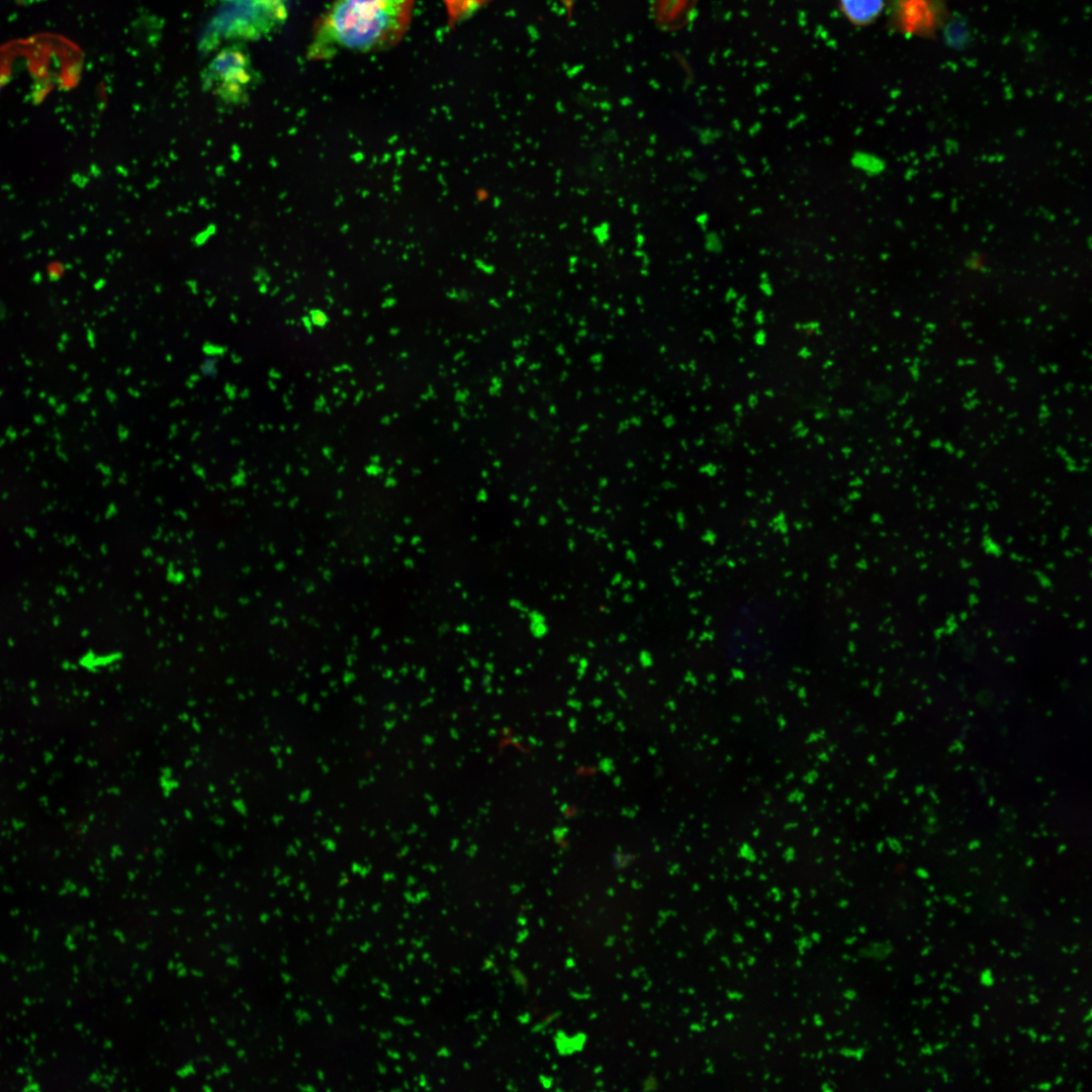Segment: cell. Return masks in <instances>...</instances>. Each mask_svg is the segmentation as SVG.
I'll use <instances>...</instances> for the list:
<instances>
[{
  "instance_id": "11",
  "label": "cell",
  "mask_w": 1092,
  "mask_h": 1092,
  "mask_svg": "<svg viewBox=\"0 0 1092 1092\" xmlns=\"http://www.w3.org/2000/svg\"><path fill=\"white\" fill-rule=\"evenodd\" d=\"M129 435H130V432L126 427H124V426H119L118 427L119 441H121V442L126 441L129 438Z\"/></svg>"
},
{
  "instance_id": "47",
  "label": "cell",
  "mask_w": 1092,
  "mask_h": 1092,
  "mask_svg": "<svg viewBox=\"0 0 1092 1092\" xmlns=\"http://www.w3.org/2000/svg\"><path fill=\"white\" fill-rule=\"evenodd\" d=\"M0 87H1V82H0Z\"/></svg>"
},
{
  "instance_id": "42",
  "label": "cell",
  "mask_w": 1092,
  "mask_h": 1092,
  "mask_svg": "<svg viewBox=\"0 0 1092 1092\" xmlns=\"http://www.w3.org/2000/svg\"><path fill=\"white\" fill-rule=\"evenodd\" d=\"M1090 1030H1091V1026H1089V1027H1088V1029H1087V1036H1090V1035H1091V1034H1090Z\"/></svg>"
},
{
  "instance_id": "18",
  "label": "cell",
  "mask_w": 1092,
  "mask_h": 1092,
  "mask_svg": "<svg viewBox=\"0 0 1092 1092\" xmlns=\"http://www.w3.org/2000/svg\"><path fill=\"white\" fill-rule=\"evenodd\" d=\"M250 395H251V390H250V389H249L248 387L244 388V389H243V390H242V391H241V392L239 393V396H240V398H242V399H246V398H248V397H249Z\"/></svg>"
},
{
  "instance_id": "15",
  "label": "cell",
  "mask_w": 1092,
  "mask_h": 1092,
  "mask_svg": "<svg viewBox=\"0 0 1092 1092\" xmlns=\"http://www.w3.org/2000/svg\"><path fill=\"white\" fill-rule=\"evenodd\" d=\"M971 1023L975 1028H979L981 1025V1016L978 1013L973 1014Z\"/></svg>"
},
{
  "instance_id": "21",
  "label": "cell",
  "mask_w": 1092,
  "mask_h": 1092,
  "mask_svg": "<svg viewBox=\"0 0 1092 1092\" xmlns=\"http://www.w3.org/2000/svg\"><path fill=\"white\" fill-rule=\"evenodd\" d=\"M1026 1033L1028 1034V1036L1030 1037V1039H1031L1032 1041H1034V1040L1036 1039V1037H1037V1033H1036V1031H1035V1029H1034V1028H1029V1029H1027V1030H1026Z\"/></svg>"
},
{
  "instance_id": "37",
  "label": "cell",
  "mask_w": 1092,
  "mask_h": 1092,
  "mask_svg": "<svg viewBox=\"0 0 1092 1092\" xmlns=\"http://www.w3.org/2000/svg\"><path fill=\"white\" fill-rule=\"evenodd\" d=\"M941 1000H942L943 1004H947L949 1002V998L945 997V996H942Z\"/></svg>"
},
{
  "instance_id": "31",
  "label": "cell",
  "mask_w": 1092,
  "mask_h": 1092,
  "mask_svg": "<svg viewBox=\"0 0 1092 1092\" xmlns=\"http://www.w3.org/2000/svg\"><path fill=\"white\" fill-rule=\"evenodd\" d=\"M232 412H233V407L232 406H226V407L222 408L221 414L222 415H229Z\"/></svg>"
},
{
  "instance_id": "14",
  "label": "cell",
  "mask_w": 1092,
  "mask_h": 1092,
  "mask_svg": "<svg viewBox=\"0 0 1092 1092\" xmlns=\"http://www.w3.org/2000/svg\"><path fill=\"white\" fill-rule=\"evenodd\" d=\"M178 435V426L176 423L170 425L169 439H174Z\"/></svg>"
},
{
  "instance_id": "1",
  "label": "cell",
  "mask_w": 1092,
  "mask_h": 1092,
  "mask_svg": "<svg viewBox=\"0 0 1092 1092\" xmlns=\"http://www.w3.org/2000/svg\"><path fill=\"white\" fill-rule=\"evenodd\" d=\"M415 0H333L315 20L306 58L373 53L397 44L407 31Z\"/></svg>"
},
{
  "instance_id": "16",
  "label": "cell",
  "mask_w": 1092,
  "mask_h": 1092,
  "mask_svg": "<svg viewBox=\"0 0 1092 1092\" xmlns=\"http://www.w3.org/2000/svg\"><path fill=\"white\" fill-rule=\"evenodd\" d=\"M1036 1088H1037L1038 1090H1041V1091H1042V1090H1043V1091H1049V1090H1051V1089H1052V1083H1050V1082H1041V1083H1039V1084H1038V1085L1036 1086Z\"/></svg>"
},
{
  "instance_id": "25",
  "label": "cell",
  "mask_w": 1092,
  "mask_h": 1092,
  "mask_svg": "<svg viewBox=\"0 0 1092 1092\" xmlns=\"http://www.w3.org/2000/svg\"><path fill=\"white\" fill-rule=\"evenodd\" d=\"M931 949H932L931 945H927V946H925V947H924V948H923V949L921 950V956H923V957L927 956V954H928V953H929V952L931 951Z\"/></svg>"
},
{
  "instance_id": "36",
  "label": "cell",
  "mask_w": 1092,
  "mask_h": 1092,
  "mask_svg": "<svg viewBox=\"0 0 1092 1092\" xmlns=\"http://www.w3.org/2000/svg\"><path fill=\"white\" fill-rule=\"evenodd\" d=\"M1062 1082H1063V1077H1062V1076H1058V1077L1056 1078L1055 1084H1056V1085H1060V1084H1061Z\"/></svg>"
},
{
  "instance_id": "19",
  "label": "cell",
  "mask_w": 1092,
  "mask_h": 1092,
  "mask_svg": "<svg viewBox=\"0 0 1092 1092\" xmlns=\"http://www.w3.org/2000/svg\"><path fill=\"white\" fill-rule=\"evenodd\" d=\"M127 392L134 398H139L141 396V392L133 387H128Z\"/></svg>"
},
{
  "instance_id": "26",
  "label": "cell",
  "mask_w": 1092,
  "mask_h": 1092,
  "mask_svg": "<svg viewBox=\"0 0 1092 1092\" xmlns=\"http://www.w3.org/2000/svg\"><path fill=\"white\" fill-rule=\"evenodd\" d=\"M922 983H923V978L920 977L919 975H915V977H914V985L918 986V985H920Z\"/></svg>"
},
{
  "instance_id": "34",
  "label": "cell",
  "mask_w": 1092,
  "mask_h": 1092,
  "mask_svg": "<svg viewBox=\"0 0 1092 1092\" xmlns=\"http://www.w3.org/2000/svg\"><path fill=\"white\" fill-rule=\"evenodd\" d=\"M1049 1040H1051V1036H1050V1035H1042V1036H1040V1041H1041V1042H1043V1043H1044V1042H1048Z\"/></svg>"
},
{
  "instance_id": "43",
  "label": "cell",
  "mask_w": 1092,
  "mask_h": 1092,
  "mask_svg": "<svg viewBox=\"0 0 1092 1092\" xmlns=\"http://www.w3.org/2000/svg\"><path fill=\"white\" fill-rule=\"evenodd\" d=\"M913 1033H914V1034H918V1033H919V1029H918V1028H916L915 1030H913Z\"/></svg>"
},
{
  "instance_id": "8",
  "label": "cell",
  "mask_w": 1092,
  "mask_h": 1092,
  "mask_svg": "<svg viewBox=\"0 0 1092 1092\" xmlns=\"http://www.w3.org/2000/svg\"><path fill=\"white\" fill-rule=\"evenodd\" d=\"M309 318L311 321V324L318 328H324L329 323L328 314L318 308H313L309 310Z\"/></svg>"
},
{
  "instance_id": "9",
  "label": "cell",
  "mask_w": 1092,
  "mask_h": 1092,
  "mask_svg": "<svg viewBox=\"0 0 1092 1092\" xmlns=\"http://www.w3.org/2000/svg\"><path fill=\"white\" fill-rule=\"evenodd\" d=\"M980 983L985 987H992L995 983L991 969H984L980 975Z\"/></svg>"
},
{
  "instance_id": "12",
  "label": "cell",
  "mask_w": 1092,
  "mask_h": 1092,
  "mask_svg": "<svg viewBox=\"0 0 1092 1092\" xmlns=\"http://www.w3.org/2000/svg\"><path fill=\"white\" fill-rule=\"evenodd\" d=\"M268 376H269V378H270V379H272V380H279V379H281V377H282V374H281V372H279L278 370H276V369H274V368H271V369H270V370L268 371Z\"/></svg>"
},
{
  "instance_id": "13",
  "label": "cell",
  "mask_w": 1092,
  "mask_h": 1092,
  "mask_svg": "<svg viewBox=\"0 0 1092 1092\" xmlns=\"http://www.w3.org/2000/svg\"><path fill=\"white\" fill-rule=\"evenodd\" d=\"M301 322H302V324H303L304 328L306 329V331H307V332H308L309 334H311V332H312V326H313V325L311 324V321H310L309 316H306V315H305V316H303V317L301 318Z\"/></svg>"
},
{
  "instance_id": "29",
  "label": "cell",
  "mask_w": 1092,
  "mask_h": 1092,
  "mask_svg": "<svg viewBox=\"0 0 1092 1092\" xmlns=\"http://www.w3.org/2000/svg\"><path fill=\"white\" fill-rule=\"evenodd\" d=\"M200 435H201V432L199 430L195 431L192 434L191 441H196L200 437Z\"/></svg>"
},
{
  "instance_id": "5",
  "label": "cell",
  "mask_w": 1092,
  "mask_h": 1092,
  "mask_svg": "<svg viewBox=\"0 0 1092 1092\" xmlns=\"http://www.w3.org/2000/svg\"><path fill=\"white\" fill-rule=\"evenodd\" d=\"M487 0H443L448 23L453 26L476 11Z\"/></svg>"
},
{
  "instance_id": "30",
  "label": "cell",
  "mask_w": 1092,
  "mask_h": 1092,
  "mask_svg": "<svg viewBox=\"0 0 1092 1092\" xmlns=\"http://www.w3.org/2000/svg\"><path fill=\"white\" fill-rule=\"evenodd\" d=\"M185 386H186L187 388H189V389H192V388H194V387H195V383H193L192 381H190L189 379H187V380L185 381Z\"/></svg>"
},
{
  "instance_id": "3",
  "label": "cell",
  "mask_w": 1092,
  "mask_h": 1092,
  "mask_svg": "<svg viewBox=\"0 0 1092 1092\" xmlns=\"http://www.w3.org/2000/svg\"><path fill=\"white\" fill-rule=\"evenodd\" d=\"M945 16L944 0H893V23L907 34L931 36Z\"/></svg>"
},
{
  "instance_id": "35",
  "label": "cell",
  "mask_w": 1092,
  "mask_h": 1092,
  "mask_svg": "<svg viewBox=\"0 0 1092 1092\" xmlns=\"http://www.w3.org/2000/svg\"><path fill=\"white\" fill-rule=\"evenodd\" d=\"M950 990L952 992H956V993H959V994L962 993V990L960 988H958L957 986H950Z\"/></svg>"
},
{
  "instance_id": "41",
  "label": "cell",
  "mask_w": 1092,
  "mask_h": 1092,
  "mask_svg": "<svg viewBox=\"0 0 1092 1092\" xmlns=\"http://www.w3.org/2000/svg\"><path fill=\"white\" fill-rule=\"evenodd\" d=\"M971 910H972V909L970 908V906H967V907H966V909H965V912H966V913H968V912H970Z\"/></svg>"
},
{
  "instance_id": "33",
  "label": "cell",
  "mask_w": 1092,
  "mask_h": 1092,
  "mask_svg": "<svg viewBox=\"0 0 1092 1092\" xmlns=\"http://www.w3.org/2000/svg\"><path fill=\"white\" fill-rule=\"evenodd\" d=\"M1090 1019H1091V1009H1089L1087 1015H1085L1083 1017V1021L1086 1022V1021H1089Z\"/></svg>"
},
{
  "instance_id": "17",
  "label": "cell",
  "mask_w": 1092,
  "mask_h": 1092,
  "mask_svg": "<svg viewBox=\"0 0 1092 1092\" xmlns=\"http://www.w3.org/2000/svg\"><path fill=\"white\" fill-rule=\"evenodd\" d=\"M231 360H232L233 364H236V365H239V364H241L243 362L242 356H240V355H238L236 353L231 354Z\"/></svg>"
},
{
  "instance_id": "2",
  "label": "cell",
  "mask_w": 1092,
  "mask_h": 1092,
  "mask_svg": "<svg viewBox=\"0 0 1092 1092\" xmlns=\"http://www.w3.org/2000/svg\"><path fill=\"white\" fill-rule=\"evenodd\" d=\"M254 81L251 59L247 52L238 46L221 50L202 75L203 88L228 105L243 104Z\"/></svg>"
},
{
  "instance_id": "24",
  "label": "cell",
  "mask_w": 1092,
  "mask_h": 1092,
  "mask_svg": "<svg viewBox=\"0 0 1092 1092\" xmlns=\"http://www.w3.org/2000/svg\"><path fill=\"white\" fill-rule=\"evenodd\" d=\"M267 385L271 390H275L277 388V385L275 384V380H272V379L267 380Z\"/></svg>"
},
{
  "instance_id": "45",
  "label": "cell",
  "mask_w": 1092,
  "mask_h": 1092,
  "mask_svg": "<svg viewBox=\"0 0 1092 1092\" xmlns=\"http://www.w3.org/2000/svg\"><path fill=\"white\" fill-rule=\"evenodd\" d=\"M1059 1012L1064 1013L1065 1009H1059Z\"/></svg>"
},
{
  "instance_id": "20",
  "label": "cell",
  "mask_w": 1092,
  "mask_h": 1092,
  "mask_svg": "<svg viewBox=\"0 0 1092 1092\" xmlns=\"http://www.w3.org/2000/svg\"><path fill=\"white\" fill-rule=\"evenodd\" d=\"M183 404H184V402H183V400H182L181 398H174V399H173V400H172V401H171V402L169 403V406H170V407H176V406H180V405H183Z\"/></svg>"
},
{
  "instance_id": "7",
  "label": "cell",
  "mask_w": 1092,
  "mask_h": 1092,
  "mask_svg": "<svg viewBox=\"0 0 1092 1092\" xmlns=\"http://www.w3.org/2000/svg\"><path fill=\"white\" fill-rule=\"evenodd\" d=\"M201 351L207 357H216L217 358V357H222V356H224L226 354L228 347L222 346V345H217V344L211 343L209 341H205L203 343V345L201 346Z\"/></svg>"
},
{
  "instance_id": "27",
  "label": "cell",
  "mask_w": 1092,
  "mask_h": 1092,
  "mask_svg": "<svg viewBox=\"0 0 1092 1092\" xmlns=\"http://www.w3.org/2000/svg\"><path fill=\"white\" fill-rule=\"evenodd\" d=\"M1028 998H1029L1030 1004H1036L1039 1001L1038 998L1034 994H1030Z\"/></svg>"
},
{
  "instance_id": "22",
  "label": "cell",
  "mask_w": 1092,
  "mask_h": 1092,
  "mask_svg": "<svg viewBox=\"0 0 1092 1092\" xmlns=\"http://www.w3.org/2000/svg\"><path fill=\"white\" fill-rule=\"evenodd\" d=\"M921 1053H922L923 1055H931V1054L933 1053V1052H932V1048L930 1046V1044H929V1043H927V1044H925V1046H923V1048L921 1049Z\"/></svg>"
},
{
  "instance_id": "40",
  "label": "cell",
  "mask_w": 1092,
  "mask_h": 1092,
  "mask_svg": "<svg viewBox=\"0 0 1092 1092\" xmlns=\"http://www.w3.org/2000/svg\"><path fill=\"white\" fill-rule=\"evenodd\" d=\"M946 986H947V984H946V983H941V984L939 985V989H941V990H942V989L946 988Z\"/></svg>"
},
{
  "instance_id": "4",
  "label": "cell",
  "mask_w": 1092,
  "mask_h": 1092,
  "mask_svg": "<svg viewBox=\"0 0 1092 1092\" xmlns=\"http://www.w3.org/2000/svg\"><path fill=\"white\" fill-rule=\"evenodd\" d=\"M841 8L848 19L858 25L873 22L881 13L884 0H840Z\"/></svg>"
},
{
  "instance_id": "32",
  "label": "cell",
  "mask_w": 1092,
  "mask_h": 1092,
  "mask_svg": "<svg viewBox=\"0 0 1092 1092\" xmlns=\"http://www.w3.org/2000/svg\"><path fill=\"white\" fill-rule=\"evenodd\" d=\"M931 1003V999L926 998L922 1000V1007L926 1008Z\"/></svg>"
},
{
  "instance_id": "44",
  "label": "cell",
  "mask_w": 1092,
  "mask_h": 1092,
  "mask_svg": "<svg viewBox=\"0 0 1092 1092\" xmlns=\"http://www.w3.org/2000/svg\"><path fill=\"white\" fill-rule=\"evenodd\" d=\"M167 360H168V361H169V360L171 361V360H172V355H167Z\"/></svg>"
},
{
  "instance_id": "46",
  "label": "cell",
  "mask_w": 1092,
  "mask_h": 1092,
  "mask_svg": "<svg viewBox=\"0 0 1092 1092\" xmlns=\"http://www.w3.org/2000/svg\"><path fill=\"white\" fill-rule=\"evenodd\" d=\"M912 1004H913V1005H916V1004H917V1002H916V1001H912Z\"/></svg>"
},
{
  "instance_id": "38",
  "label": "cell",
  "mask_w": 1092,
  "mask_h": 1092,
  "mask_svg": "<svg viewBox=\"0 0 1092 1092\" xmlns=\"http://www.w3.org/2000/svg\"><path fill=\"white\" fill-rule=\"evenodd\" d=\"M1010 956L1013 957V958H1018L1020 956V953L1019 952H1011Z\"/></svg>"
},
{
  "instance_id": "28",
  "label": "cell",
  "mask_w": 1092,
  "mask_h": 1092,
  "mask_svg": "<svg viewBox=\"0 0 1092 1092\" xmlns=\"http://www.w3.org/2000/svg\"><path fill=\"white\" fill-rule=\"evenodd\" d=\"M947 1045V1042H940L934 1046L935 1051H941Z\"/></svg>"
},
{
  "instance_id": "23",
  "label": "cell",
  "mask_w": 1092,
  "mask_h": 1092,
  "mask_svg": "<svg viewBox=\"0 0 1092 1092\" xmlns=\"http://www.w3.org/2000/svg\"><path fill=\"white\" fill-rule=\"evenodd\" d=\"M188 379L196 384L200 380V375L197 373H193L188 377Z\"/></svg>"
},
{
  "instance_id": "10",
  "label": "cell",
  "mask_w": 1092,
  "mask_h": 1092,
  "mask_svg": "<svg viewBox=\"0 0 1092 1092\" xmlns=\"http://www.w3.org/2000/svg\"><path fill=\"white\" fill-rule=\"evenodd\" d=\"M224 393L230 400H234L237 397V386L226 382L223 386Z\"/></svg>"
},
{
  "instance_id": "39",
  "label": "cell",
  "mask_w": 1092,
  "mask_h": 1092,
  "mask_svg": "<svg viewBox=\"0 0 1092 1092\" xmlns=\"http://www.w3.org/2000/svg\"><path fill=\"white\" fill-rule=\"evenodd\" d=\"M951 977H952L951 973H947L944 976V978L947 979V980L951 979Z\"/></svg>"
},
{
  "instance_id": "6",
  "label": "cell",
  "mask_w": 1092,
  "mask_h": 1092,
  "mask_svg": "<svg viewBox=\"0 0 1092 1092\" xmlns=\"http://www.w3.org/2000/svg\"><path fill=\"white\" fill-rule=\"evenodd\" d=\"M217 363L218 359L216 357H206L199 366L201 374L206 377L215 378L218 375Z\"/></svg>"
}]
</instances>
